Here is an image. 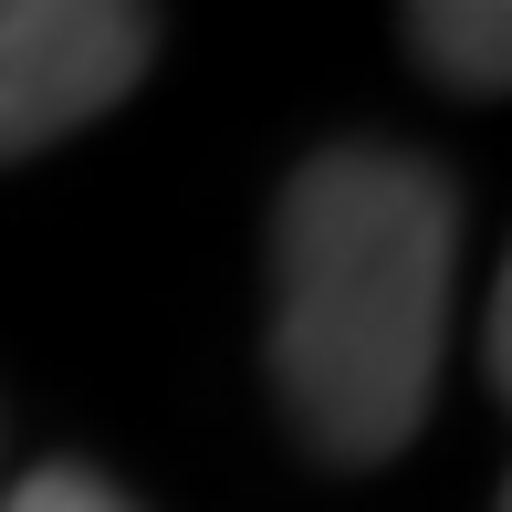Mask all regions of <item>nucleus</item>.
I'll return each instance as SVG.
<instances>
[{
    "instance_id": "f257e3e1",
    "label": "nucleus",
    "mask_w": 512,
    "mask_h": 512,
    "mask_svg": "<svg viewBox=\"0 0 512 512\" xmlns=\"http://www.w3.org/2000/svg\"><path fill=\"white\" fill-rule=\"evenodd\" d=\"M460 293V189L439 157L345 136L272 209V387L314 460L377 471L429 429Z\"/></svg>"
},
{
    "instance_id": "f03ea898",
    "label": "nucleus",
    "mask_w": 512,
    "mask_h": 512,
    "mask_svg": "<svg viewBox=\"0 0 512 512\" xmlns=\"http://www.w3.org/2000/svg\"><path fill=\"white\" fill-rule=\"evenodd\" d=\"M157 63V11L126 0H0V168L84 136Z\"/></svg>"
},
{
    "instance_id": "7ed1b4c3",
    "label": "nucleus",
    "mask_w": 512,
    "mask_h": 512,
    "mask_svg": "<svg viewBox=\"0 0 512 512\" xmlns=\"http://www.w3.org/2000/svg\"><path fill=\"white\" fill-rule=\"evenodd\" d=\"M408 53L429 63L450 95H502L512 84V11L502 0H418L408 11Z\"/></svg>"
},
{
    "instance_id": "20e7f679",
    "label": "nucleus",
    "mask_w": 512,
    "mask_h": 512,
    "mask_svg": "<svg viewBox=\"0 0 512 512\" xmlns=\"http://www.w3.org/2000/svg\"><path fill=\"white\" fill-rule=\"evenodd\" d=\"M0 512H136V502L115 492V481H95L84 460H42V471L21 481V492L0 502Z\"/></svg>"
},
{
    "instance_id": "39448f33",
    "label": "nucleus",
    "mask_w": 512,
    "mask_h": 512,
    "mask_svg": "<svg viewBox=\"0 0 512 512\" xmlns=\"http://www.w3.org/2000/svg\"><path fill=\"white\" fill-rule=\"evenodd\" d=\"M481 356H492V387H502V366H512V283L492 293V314H481Z\"/></svg>"
}]
</instances>
